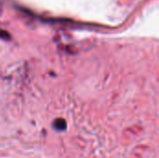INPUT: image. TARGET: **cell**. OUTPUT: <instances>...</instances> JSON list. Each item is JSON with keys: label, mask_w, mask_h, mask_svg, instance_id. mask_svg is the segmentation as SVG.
Here are the masks:
<instances>
[{"label": "cell", "mask_w": 159, "mask_h": 158, "mask_svg": "<svg viewBox=\"0 0 159 158\" xmlns=\"http://www.w3.org/2000/svg\"><path fill=\"white\" fill-rule=\"evenodd\" d=\"M53 128L56 130H58V131H62V130H65L66 129L67 125H66V122H65L64 119L59 118V119H56L53 122Z\"/></svg>", "instance_id": "cell-1"}]
</instances>
